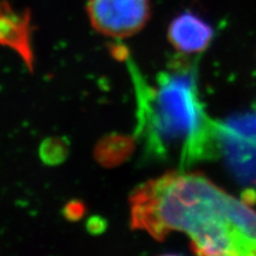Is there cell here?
I'll return each mask as SVG.
<instances>
[{"instance_id":"6da1fadb","label":"cell","mask_w":256,"mask_h":256,"mask_svg":"<svg viewBox=\"0 0 256 256\" xmlns=\"http://www.w3.org/2000/svg\"><path fill=\"white\" fill-rule=\"evenodd\" d=\"M130 219L158 242L185 234L198 255L256 256V210L202 174L178 169L141 184Z\"/></svg>"},{"instance_id":"7a4b0ae2","label":"cell","mask_w":256,"mask_h":256,"mask_svg":"<svg viewBox=\"0 0 256 256\" xmlns=\"http://www.w3.org/2000/svg\"><path fill=\"white\" fill-rule=\"evenodd\" d=\"M136 80L139 128L150 154L176 160L180 170L219 155L222 124L207 112L194 68H168L153 84Z\"/></svg>"},{"instance_id":"3957f363","label":"cell","mask_w":256,"mask_h":256,"mask_svg":"<svg viewBox=\"0 0 256 256\" xmlns=\"http://www.w3.org/2000/svg\"><path fill=\"white\" fill-rule=\"evenodd\" d=\"M86 14L98 34L112 38L137 34L150 16V0H88Z\"/></svg>"},{"instance_id":"277c9868","label":"cell","mask_w":256,"mask_h":256,"mask_svg":"<svg viewBox=\"0 0 256 256\" xmlns=\"http://www.w3.org/2000/svg\"><path fill=\"white\" fill-rule=\"evenodd\" d=\"M31 34L30 12L18 10L8 0H0V46L18 54L30 70L34 66Z\"/></svg>"},{"instance_id":"5b68a950","label":"cell","mask_w":256,"mask_h":256,"mask_svg":"<svg viewBox=\"0 0 256 256\" xmlns=\"http://www.w3.org/2000/svg\"><path fill=\"white\" fill-rule=\"evenodd\" d=\"M214 38V29L200 16L185 12L171 22L168 38L176 50L185 54L203 52Z\"/></svg>"}]
</instances>
